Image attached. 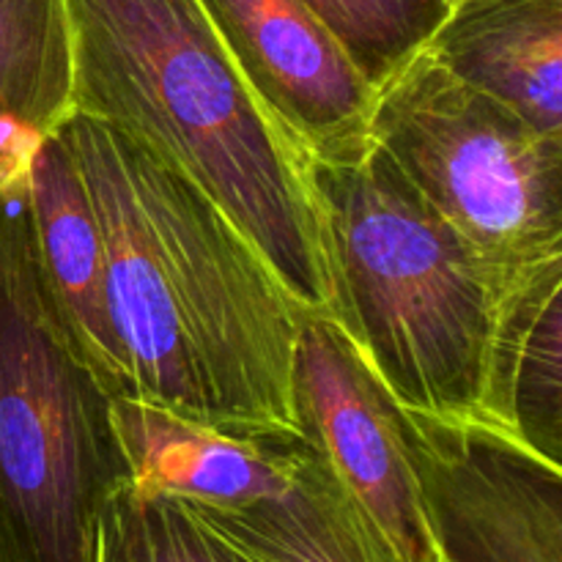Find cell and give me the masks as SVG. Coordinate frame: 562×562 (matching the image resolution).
<instances>
[{"label":"cell","instance_id":"obj_6","mask_svg":"<svg viewBox=\"0 0 562 562\" xmlns=\"http://www.w3.org/2000/svg\"><path fill=\"white\" fill-rule=\"evenodd\" d=\"M291 398L300 437L371 560L431 562L437 549L423 514L401 409L329 316H302Z\"/></svg>","mask_w":562,"mask_h":562},{"label":"cell","instance_id":"obj_7","mask_svg":"<svg viewBox=\"0 0 562 562\" xmlns=\"http://www.w3.org/2000/svg\"><path fill=\"white\" fill-rule=\"evenodd\" d=\"M401 428L439 558L562 562V464L483 420L401 409Z\"/></svg>","mask_w":562,"mask_h":562},{"label":"cell","instance_id":"obj_11","mask_svg":"<svg viewBox=\"0 0 562 562\" xmlns=\"http://www.w3.org/2000/svg\"><path fill=\"white\" fill-rule=\"evenodd\" d=\"M426 47L467 86L562 135V0H450Z\"/></svg>","mask_w":562,"mask_h":562},{"label":"cell","instance_id":"obj_3","mask_svg":"<svg viewBox=\"0 0 562 562\" xmlns=\"http://www.w3.org/2000/svg\"><path fill=\"white\" fill-rule=\"evenodd\" d=\"M333 322L395 406L486 423L503 291L371 135L311 154Z\"/></svg>","mask_w":562,"mask_h":562},{"label":"cell","instance_id":"obj_12","mask_svg":"<svg viewBox=\"0 0 562 562\" xmlns=\"http://www.w3.org/2000/svg\"><path fill=\"white\" fill-rule=\"evenodd\" d=\"M486 423L562 464V263L505 296L488 366Z\"/></svg>","mask_w":562,"mask_h":562},{"label":"cell","instance_id":"obj_4","mask_svg":"<svg viewBox=\"0 0 562 562\" xmlns=\"http://www.w3.org/2000/svg\"><path fill=\"white\" fill-rule=\"evenodd\" d=\"M110 398L44 280L27 179L0 190V562H93L130 483Z\"/></svg>","mask_w":562,"mask_h":562},{"label":"cell","instance_id":"obj_2","mask_svg":"<svg viewBox=\"0 0 562 562\" xmlns=\"http://www.w3.org/2000/svg\"><path fill=\"white\" fill-rule=\"evenodd\" d=\"M75 113L108 121L201 187L305 313L335 291L311 154L280 130L198 0H64Z\"/></svg>","mask_w":562,"mask_h":562},{"label":"cell","instance_id":"obj_5","mask_svg":"<svg viewBox=\"0 0 562 562\" xmlns=\"http://www.w3.org/2000/svg\"><path fill=\"white\" fill-rule=\"evenodd\" d=\"M368 135L503 296L562 263V135L467 86L428 47L373 88Z\"/></svg>","mask_w":562,"mask_h":562},{"label":"cell","instance_id":"obj_14","mask_svg":"<svg viewBox=\"0 0 562 562\" xmlns=\"http://www.w3.org/2000/svg\"><path fill=\"white\" fill-rule=\"evenodd\" d=\"M173 503L234 562H373L313 453L296 486L280 497L247 505Z\"/></svg>","mask_w":562,"mask_h":562},{"label":"cell","instance_id":"obj_16","mask_svg":"<svg viewBox=\"0 0 562 562\" xmlns=\"http://www.w3.org/2000/svg\"><path fill=\"white\" fill-rule=\"evenodd\" d=\"M93 562H234L179 503L126 483L104 508Z\"/></svg>","mask_w":562,"mask_h":562},{"label":"cell","instance_id":"obj_1","mask_svg":"<svg viewBox=\"0 0 562 562\" xmlns=\"http://www.w3.org/2000/svg\"><path fill=\"white\" fill-rule=\"evenodd\" d=\"M104 247L132 398L187 420L300 437L291 398L305 311L187 176L86 113L60 126Z\"/></svg>","mask_w":562,"mask_h":562},{"label":"cell","instance_id":"obj_10","mask_svg":"<svg viewBox=\"0 0 562 562\" xmlns=\"http://www.w3.org/2000/svg\"><path fill=\"white\" fill-rule=\"evenodd\" d=\"M27 203L44 280L66 329L102 387L113 398H132L130 368L110 322L102 236L60 132L38 143L33 154Z\"/></svg>","mask_w":562,"mask_h":562},{"label":"cell","instance_id":"obj_17","mask_svg":"<svg viewBox=\"0 0 562 562\" xmlns=\"http://www.w3.org/2000/svg\"><path fill=\"white\" fill-rule=\"evenodd\" d=\"M431 562H445V560L439 558V552H437V554H434V560H431Z\"/></svg>","mask_w":562,"mask_h":562},{"label":"cell","instance_id":"obj_15","mask_svg":"<svg viewBox=\"0 0 562 562\" xmlns=\"http://www.w3.org/2000/svg\"><path fill=\"white\" fill-rule=\"evenodd\" d=\"M373 88L428 44L450 0H300Z\"/></svg>","mask_w":562,"mask_h":562},{"label":"cell","instance_id":"obj_9","mask_svg":"<svg viewBox=\"0 0 562 562\" xmlns=\"http://www.w3.org/2000/svg\"><path fill=\"white\" fill-rule=\"evenodd\" d=\"M110 420L130 486L148 497L247 505L291 492L311 464L302 437L228 431L130 395L110 398Z\"/></svg>","mask_w":562,"mask_h":562},{"label":"cell","instance_id":"obj_13","mask_svg":"<svg viewBox=\"0 0 562 562\" xmlns=\"http://www.w3.org/2000/svg\"><path fill=\"white\" fill-rule=\"evenodd\" d=\"M75 113L64 0H0V190L27 179L38 143Z\"/></svg>","mask_w":562,"mask_h":562},{"label":"cell","instance_id":"obj_8","mask_svg":"<svg viewBox=\"0 0 562 562\" xmlns=\"http://www.w3.org/2000/svg\"><path fill=\"white\" fill-rule=\"evenodd\" d=\"M239 75L307 154L368 135L373 86L300 0H198Z\"/></svg>","mask_w":562,"mask_h":562}]
</instances>
